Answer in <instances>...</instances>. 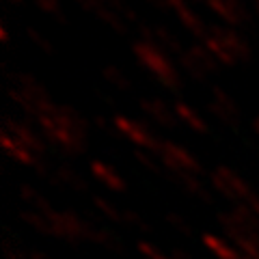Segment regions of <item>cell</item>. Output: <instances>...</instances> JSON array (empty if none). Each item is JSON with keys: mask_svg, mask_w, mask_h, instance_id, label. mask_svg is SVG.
I'll return each mask as SVG.
<instances>
[{"mask_svg": "<svg viewBox=\"0 0 259 259\" xmlns=\"http://www.w3.org/2000/svg\"><path fill=\"white\" fill-rule=\"evenodd\" d=\"M134 52H136V56H139V61L160 80L162 84H166V87H177L180 84L173 63L166 59V54L162 52V48H158L156 44H151V41H141V44L134 46Z\"/></svg>", "mask_w": 259, "mask_h": 259, "instance_id": "1", "label": "cell"}, {"mask_svg": "<svg viewBox=\"0 0 259 259\" xmlns=\"http://www.w3.org/2000/svg\"><path fill=\"white\" fill-rule=\"evenodd\" d=\"M158 156L164 160V164L168 168H173V171L182 177L197 175V171H199V162L194 160L192 153H188L184 147H180V145H175V143H160Z\"/></svg>", "mask_w": 259, "mask_h": 259, "instance_id": "2", "label": "cell"}, {"mask_svg": "<svg viewBox=\"0 0 259 259\" xmlns=\"http://www.w3.org/2000/svg\"><path fill=\"white\" fill-rule=\"evenodd\" d=\"M214 184H216V188L221 190L223 194H227V197H231V199H248L253 197V192H250L248 188V184L242 180V177L238 173H233L229 171V168H216V173H214Z\"/></svg>", "mask_w": 259, "mask_h": 259, "instance_id": "3", "label": "cell"}, {"mask_svg": "<svg viewBox=\"0 0 259 259\" xmlns=\"http://www.w3.org/2000/svg\"><path fill=\"white\" fill-rule=\"evenodd\" d=\"M115 127L125 136L127 141L136 143L139 147H145V149H158L160 147V141L153 139V136L149 134V130L145 125H141L139 121H134V119L117 117L115 119Z\"/></svg>", "mask_w": 259, "mask_h": 259, "instance_id": "4", "label": "cell"}, {"mask_svg": "<svg viewBox=\"0 0 259 259\" xmlns=\"http://www.w3.org/2000/svg\"><path fill=\"white\" fill-rule=\"evenodd\" d=\"M91 173L95 175L97 182H102L110 190H123L125 188V182H123V177H121V173H117L115 168L108 166V164H104V162H93V164H91Z\"/></svg>", "mask_w": 259, "mask_h": 259, "instance_id": "5", "label": "cell"}, {"mask_svg": "<svg viewBox=\"0 0 259 259\" xmlns=\"http://www.w3.org/2000/svg\"><path fill=\"white\" fill-rule=\"evenodd\" d=\"M143 108H145V112L151 117V119H156V121H160V123H164V125H171V123H175V115L177 112H173L171 108L166 106L164 102H158V100H147L143 104Z\"/></svg>", "mask_w": 259, "mask_h": 259, "instance_id": "6", "label": "cell"}, {"mask_svg": "<svg viewBox=\"0 0 259 259\" xmlns=\"http://www.w3.org/2000/svg\"><path fill=\"white\" fill-rule=\"evenodd\" d=\"M207 5L212 7L221 18H225L227 22H231V24H240L242 22L238 0H207Z\"/></svg>", "mask_w": 259, "mask_h": 259, "instance_id": "7", "label": "cell"}, {"mask_svg": "<svg viewBox=\"0 0 259 259\" xmlns=\"http://www.w3.org/2000/svg\"><path fill=\"white\" fill-rule=\"evenodd\" d=\"M212 106L216 110V115L225 119V121H233L238 115V108H236V102L231 100L227 93L223 91H214V102H212Z\"/></svg>", "mask_w": 259, "mask_h": 259, "instance_id": "8", "label": "cell"}, {"mask_svg": "<svg viewBox=\"0 0 259 259\" xmlns=\"http://www.w3.org/2000/svg\"><path fill=\"white\" fill-rule=\"evenodd\" d=\"M175 112H177V117H180L186 125H190L192 130H197V132H205L207 130V125H205V121H203V117L199 115L194 108H190L188 104H184V102H180L175 106Z\"/></svg>", "mask_w": 259, "mask_h": 259, "instance_id": "9", "label": "cell"}, {"mask_svg": "<svg viewBox=\"0 0 259 259\" xmlns=\"http://www.w3.org/2000/svg\"><path fill=\"white\" fill-rule=\"evenodd\" d=\"M177 15H180V20H182V24L186 28H190L194 35H203L205 37V26H203V22L199 20V15L197 13H192L188 7L186 5H182V7H177Z\"/></svg>", "mask_w": 259, "mask_h": 259, "instance_id": "10", "label": "cell"}, {"mask_svg": "<svg viewBox=\"0 0 259 259\" xmlns=\"http://www.w3.org/2000/svg\"><path fill=\"white\" fill-rule=\"evenodd\" d=\"M203 242H205V246L212 250L218 259H240L236 250L229 246V242H223V240H218L214 236H205Z\"/></svg>", "mask_w": 259, "mask_h": 259, "instance_id": "11", "label": "cell"}, {"mask_svg": "<svg viewBox=\"0 0 259 259\" xmlns=\"http://www.w3.org/2000/svg\"><path fill=\"white\" fill-rule=\"evenodd\" d=\"M141 250H143V255L149 257V259H168L164 253H160L158 248H153L151 244H147V242H143V244H141Z\"/></svg>", "mask_w": 259, "mask_h": 259, "instance_id": "12", "label": "cell"}, {"mask_svg": "<svg viewBox=\"0 0 259 259\" xmlns=\"http://www.w3.org/2000/svg\"><path fill=\"white\" fill-rule=\"evenodd\" d=\"M250 209L259 216V194H253V197H250Z\"/></svg>", "mask_w": 259, "mask_h": 259, "instance_id": "13", "label": "cell"}, {"mask_svg": "<svg viewBox=\"0 0 259 259\" xmlns=\"http://www.w3.org/2000/svg\"><path fill=\"white\" fill-rule=\"evenodd\" d=\"M255 130H257V132H259V117L255 119Z\"/></svg>", "mask_w": 259, "mask_h": 259, "instance_id": "14", "label": "cell"}, {"mask_svg": "<svg viewBox=\"0 0 259 259\" xmlns=\"http://www.w3.org/2000/svg\"><path fill=\"white\" fill-rule=\"evenodd\" d=\"M257 9H259V5H257Z\"/></svg>", "mask_w": 259, "mask_h": 259, "instance_id": "15", "label": "cell"}]
</instances>
